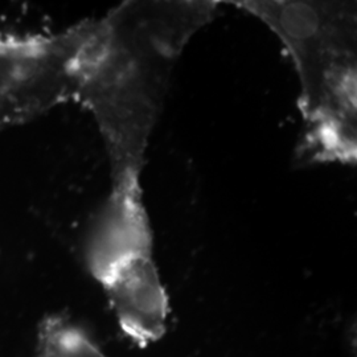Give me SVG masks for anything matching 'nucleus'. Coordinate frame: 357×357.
<instances>
[{"label":"nucleus","mask_w":357,"mask_h":357,"mask_svg":"<svg viewBox=\"0 0 357 357\" xmlns=\"http://www.w3.org/2000/svg\"><path fill=\"white\" fill-rule=\"evenodd\" d=\"M86 262L102 286L118 324L146 347L166 332V290L153 258V234L141 190H112L96 217Z\"/></svg>","instance_id":"obj_3"},{"label":"nucleus","mask_w":357,"mask_h":357,"mask_svg":"<svg viewBox=\"0 0 357 357\" xmlns=\"http://www.w3.org/2000/svg\"><path fill=\"white\" fill-rule=\"evenodd\" d=\"M258 17L293 60L305 132V163H356L357 13L354 1H227Z\"/></svg>","instance_id":"obj_2"},{"label":"nucleus","mask_w":357,"mask_h":357,"mask_svg":"<svg viewBox=\"0 0 357 357\" xmlns=\"http://www.w3.org/2000/svg\"><path fill=\"white\" fill-rule=\"evenodd\" d=\"M220 1H123L86 20L75 102L91 113L110 163L112 188L141 187L142 168L172 68Z\"/></svg>","instance_id":"obj_1"},{"label":"nucleus","mask_w":357,"mask_h":357,"mask_svg":"<svg viewBox=\"0 0 357 357\" xmlns=\"http://www.w3.org/2000/svg\"><path fill=\"white\" fill-rule=\"evenodd\" d=\"M85 20L53 35L0 33V132L73 101Z\"/></svg>","instance_id":"obj_4"},{"label":"nucleus","mask_w":357,"mask_h":357,"mask_svg":"<svg viewBox=\"0 0 357 357\" xmlns=\"http://www.w3.org/2000/svg\"><path fill=\"white\" fill-rule=\"evenodd\" d=\"M33 357H109L88 331L64 315H52L40 326Z\"/></svg>","instance_id":"obj_5"}]
</instances>
